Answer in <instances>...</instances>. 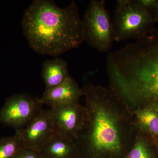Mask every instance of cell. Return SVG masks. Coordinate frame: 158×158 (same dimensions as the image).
Returning a JSON list of instances; mask_svg holds the SVG:
<instances>
[{
  "label": "cell",
  "instance_id": "cell-1",
  "mask_svg": "<svg viewBox=\"0 0 158 158\" xmlns=\"http://www.w3.org/2000/svg\"><path fill=\"white\" fill-rule=\"evenodd\" d=\"M107 63L113 90L120 98L158 111V40H137L109 54Z\"/></svg>",
  "mask_w": 158,
  "mask_h": 158
},
{
  "label": "cell",
  "instance_id": "cell-2",
  "mask_svg": "<svg viewBox=\"0 0 158 158\" xmlns=\"http://www.w3.org/2000/svg\"><path fill=\"white\" fill-rule=\"evenodd\" d=\"M23 33L37 53L57 56L85 41L84 29L74 1L64 8L50 0H34L24 11Z\"/></svg>",
  "mask_w": 158,
  "mask_h": 158
},
{
  "label": "cell",
  "instance_id": "cell-3",
  "mask_svg": "<svg viewBox=\"0 0 158 158\" xmlns=\"http://www.w3.org/2000/svg\"><path fill=\"white\" fill-rule=\"evenodd\" d=\"M86 101L85 122L74 139L79 155L118 153L121 133L116 116L107 108L113 91L88 84L82 89Z\"/></svg>",
  "mask_w": 158,
  "mask_h": 158
},
{
  "label": "cell",
  "instance_id": "cell-4",
  "mask_svg": "<svg viewBox=\"0 0 158 158\" xmlns=\"http://www.w3.org/2000/svg\"><path fill=\"white\" fill-rule=\"evenodd\" d=\"M112 22L115 41L138 40L152 31L156 23L155 14L141 7L137 0H118Z\"/></svg>",
  "mask_w": 158,
  "mask_h": 158
},
{
  "label": "cell",
  "instance_id": "cell-5",
  "mask_svg": "<svg viewBox=\"0 0 158 158\" xmlns=\"http://www.w3.org/2000/svg\"><path fill=\"white\" fill-rule=\"evenodd\" d=\"M82 20L85 41L100 52H109L115 41V37L106 1H90Z\"/></svg>",
  "mask_w": 158,
  "mask_h": 158
},
{
  "label": "cell",
  "instance_id": "cell-6",
  "mask_svg": "<svg viewBox=\"0 0 158 158\" xmlns=\"http://www.w3.org/2000/svg\"><path fill=\"white\" fill-rule=\"evenodd\" d=\"M38 98L26 94L9 97L0 110V123L18 130L26 126L42 111Z\"/></svg>",
  "mask_w": 158,
  "mask_h": 158
},
{
  "label": "cell",
  "instance_id": "cell-7",
  "mask_svg": "<svg viewBox=\"0 0 158 158\" xmlns=\"http://www.w3.org/2000/svg\"><path fill=\"white\" fill-rule=\"evenodd\" d=\"M56 132L50 110H43L23 128L16 130L21 147L40 151Z\"/></svg>",
  "mask_w": 158,
  "mask_h": 158
},
{
  "label": "cell",
  "instance_id": "cell-8",
  "mask_svg": "<svg viewBox=\"0 0 158 158\" xmlns=\"http://www.w3.org/2000/svg\"><path fill=\"white\" fill-rule=\"evenodd\" d=\"M56 132L74 139L85 122V108L77 103L51 107Z\"/></svg>",
  "mask_w": 158,
  "mask_h": 158
},
{
  "label": "cell",
  "instance_id": "cell-9",
  "mask_svg": "<svg viewBox=\"0 0 158 158\" xmlns=\"http://www.w3.org/2000/svg\"><path fill=\"white\" fill-rule=\"evenodd\" d=\"M82 95L83 90L79 88L75 81L69 76L59 86L45 90L39 99L42 105H48L51 107H53L77 102Z\"/></svg>",
  "mask_w": 158,
  "mask_h": 158
},
{
  "label": "cell",
  "instance_id": "cell-10",
  "mask_svg": "<svg viewBox=\"0 0 158 158\" xmlns=\"http://www.w3.org/2000/svg\"><path fill=\"white\" fill-rule=\"evenodd\" d=\"M40 153L41 156L47 158H75L79 155L74 139L56 132Z\"/></svg>",
  "mask_w": 158,
  "mask_h": 158
},
{
  "label": "cell",
  "instance_id": "cell-11",
  "mask_svg": "<svg viewBox=\"0 0 158 158\" xmlns=\"http://www.w3.org/2000/svg\"><path fill=\"white\" fill-rule=\"evenodd\" d=\"M69 76L67 62L64 59L56 57L43 63L41 77L45 83V90L59 86Z\"/></svg>",
  "mask_w": 158,
  "mask_h": 158
},
{
  "label": "cell",
  "instance_id": "cell-12",
  "mask_svg": "<svg viewBox=\"0 0 158 158\" xmlns=\"http://www.w3.org/2000/svg\"><path fill=\"white\" fill-rule=\"evenodd\" d=\"M138 110L136 116L139 123L154 136H158V111L148 106Z\"/></svg>",
  "mask_w": 158,
  "mask_h": 158
},
{
  "label": "cell",
  "instance_id": "cell-13",
  "mask_svg": "<svg viewBox=\"0 0 158 158\" xmlns=\"http://www.w3.org/2000/svg\"><path fill=\"white\" fill-rule=\"evenodd\" d=\"M21 148L16 132L14 135L0 138V158H15Z\"/></svg>",
  "mask_w": 158,
  "mask_h": 158
},
{
  "label": "cell",
  "instance_id": "cell-14",
  "mask_svg": "<svg viewBox=\"0 0 158 158\" xmlns=\"http://www.w3.org/2000/svg\"><path fill=\"white\" fill-rule=\"evenodd\" d=\"M127 158H153L147 144L142 140L138 141L131 151Z\"/></svg>",
  "mask_w": 158,
  "mask_h": 158
},
{
  "label": "cell",
  "instance_id": "cell-15",
  "mask_svg": "<svg viewBox=\"0 0 158 158\" xmlns=\"http://www.w3.org/2000/svg\"><path fill=\"white\" fill-rule=\"evenodd\" d=\"M39 152L29 148H21L15 158H40Z\"/></svg>",
  "mask_w": 158,
  "mask_h": 158
},
{
  "label": "cell",
  "instance_id": "cell-16",
  "mask_svg": "<svg viewBox=\"0 0 158 158\" xmlns=\"http://www.w3.org/2000/svg\"><path fill=\"white\" fill-rule=\"evenodd\" d=\"M138 4L144 9L155 13L158 0H137Z\"/></svg>",
  "mask_w": 158,
  "mask_h": 158
},
{
  "label": "cell",
  "instance_id": "cell-17",
  "mask_svg": "<svg viewBox=\"0 0 158 158\" xmlns=\"http://www.w3.org/2000/svg\"><path fill=\"white\" fill-rule=\"evenodd\" d=\"M155 18L156 23H158V1L155 10Z\"/></svg>",
  "mask_w": 158,
  "mask_h": 158
},
{
  "label": "cell",
  "instance_id": "cell-18",
  "mask_svg": "<svg viewBox=\"0 0 158 158\" xmlns=\"http://www.w3.org/2000/svg\"><path fill=\"white\" fill-rule=\"evenodd\" d=\"M40 158H47L41 156H40Z\"/></svg>",
  "mask_w": 158,
  "mask_h": 158
}]
</instances>
